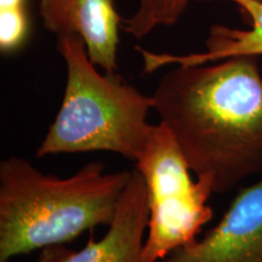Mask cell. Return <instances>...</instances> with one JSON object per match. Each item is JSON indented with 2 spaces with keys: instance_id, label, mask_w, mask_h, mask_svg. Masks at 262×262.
<instances>
[{
  "instance_id": "30bf717a",
  "label": "cell",
  "mask_w": 262,
  "mask_h": 262,
  "mask_svg": "<svg viewBox=\"0 0 262 262\" xmlns=\"http://www.w3.org/2000/svg\"><path fill=\"white\" fill-rule=\"evenodd\" d=\"M137 11L129 19L124 22L126 33L136 39L143 38L158 26L157 21V2L156 0H139Z\"/></svg>"
},
{
  "instance_id": "7a4b0ae2",
  "label": "cell",
  "mask_w": 262,
  "mask_h": 262,
  "mask_svg": "<svg viewBox=\"0 0 262 262\" xmlns=\"http://www.w3.org/2000/svg\"><path fill=\"white\" fill-rule=\"evenodd\" d=\"M131 178V170L106 172L86 164L70 178L47 175L28 160L0 163V262L66 244L85 231L110 226Z\"/></svg>"
},
{
  "instance_id": "277c9868",
  "label": "cell",
  "mask_w": 262,
  "mask_h": 262,
  "mask_svg": "<svg viewBox=\"0 0 262 262\" xmlns=\"http://www.w3.org/2000/svg\"><path fill=\"white\" fill-rule=\"evenodd\" d=\"M135 168L145 180L148 201L142 262H158L196 241L203 226L214 216L208 205L214 192L205 180L193 181L186 157L162 122L153 125Z\"/></svg>"
},
{
  "instance_id": "4fadbf2b",
  "label": "cell",
  "mask_w": 262,
  "mask_h": 262,
  "mask_svg": "<svg viewBox=\"0 0 262 262\" xmlns=\"http://www.w3.org/2000/svg\"><path fill=\"white\" fill-rule=\"evenodd\" d=\"M255 2H257V3H261V4H262V0H255Z\"/></svg>"
},
{
  "instance_id": "6da1fadb",
  "label": "cell",
  "mask_w": 262,
  "mask_h": 262,
  "mask_svg": "<svg viewBox=\"0 0 262 262\" xmlns=\"http://www.w3.org/2000/svg\"><path fill=\"white\" fill-rule=\"evenodd\" d=\"M257 57L173 64L152 95L196 179L224 194L262 176V77Z\"/></svg>"
},
{
  "instance_id": "9c48e42d",
  "label": "cell",
  "mask_w": 262,
  "mask_h": 262,
  "mask_svg": "<svg viewBox=\"0 0 262 262\" xmlns=\"http://www.w3.org/2000/svg\"><path fill=\"white\" fill-rule=\"evenodd\" d=\"M26 6L0 9V51L9 55L24 48L29 35Z\"/></svg>"
},
{
  "instance_id": "52a82bcc",
  "label": "cell",
  "mask_w": 262,
  "mask_h": 262,
  "mask_svg": "<svg viewBox=\"0 0 262 262\" xmlns=\"http://www.w3.org/2000/svg\"><path fill=\"white\" fill-rule=\"evenodd\" d=\"M39 12L49 32L57 38L79 35L91 62L104 73H116L123 18L114 0H40Z\"/></svg>"
},
{
  "instance_id": "ba28073f",
  "label": "cell",
  "mask_w": 262,
  "mask_h": 262,
  "mask_svg": "<svg viewBox=\"0 0 262 262\" xmlns=\"http://www.w3.org/2000/svg\"><path fill=\"white\" fill-rule=\"evenodd\" d=\"M234 3L251 18L248 31L212 26L206 39V50L188 55H172L152 52L136 48L143 60L145 73H153L159 68L173 64H205L232 57L262 56V4L255 0H228Z\"/></svg>"
},
{
  "instance_id": "5b68a950",
  "label": "cell",
  "mask_w": 262,
  "mask_h": 262,
  "mask_svg": "<svg viewBox=\"0 0 262 262\" xmlns=\"http://www.w3.org/2000/svg\"><path fill=\"white\" fill-rule=\"evenodd\" d=\"M158 262H262V176L241 189L216 227Z\"/></svg>"
},
{
  "instance_id": "8fae6325",
  "label": "cell",
  "mask_w": 262,
  "mask_h": 262,
  "mask_svg": "<svg viewBox=\"0 0 262 262\" xmlns=\"http://www.w3.org/2000/svg\"><path fill=\"white\" fill-rule=\"evenodd\" d=\"M158 25L176 24L187 8L189 0H156Z\"/></svg>"
},
{
  "instance_id": "7c38bea8",
  "label": "cell",
  "mask_w": 262,
  "mask_h": 262,
  "mask_svg": "<svg viewBox=\"0 0 262 262\" xmlns=\"http://www.w3.org/2000/svg\"><path fill=\"white\" fill-rule=\"evenodd\" d=\"M27 0H0V9L17 8V6H26Z\"/></svg>"
},
{
  "instance_id": "3957f363",
  "label": "cell",
  "mask_w": 262,
  "mask_h": 262,
  "mask_svg": "<svg viewBox=\"0 0 262 262\" xmlns=\"http://www.w3.org/2000/svg\"><path fill=\"white\" fill-rule=\"evenodd\" d=\"M57 50L67 67V83L60 111L35 157L107 150L136 163L153 129L147 122L152 96L117 72L101 74L79 35L58 37Z\"/></svg>"
},
{
  "instance_id": "8992f818",
  "label": "cell",
  "mask_w": 262,
  "mask_h": 262,
  "mask_svg": "<svg viewBox=\"0 0 262 262\" xmlns=\"http://www.w3.org/2000/svg\"><path fill=\"white\" fill-rule=\"evenodd\" d=\"M148 216L145 180L134 168L116 216L102 239L96 241L90 231L88 244L81 250H71L64 244L51 245L41 249L35 262H142Z\"/></svg>"
}]
</instances>
